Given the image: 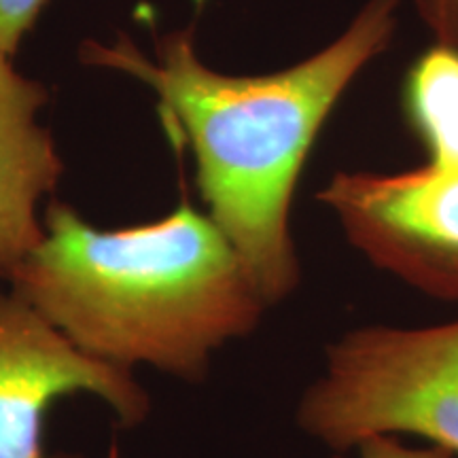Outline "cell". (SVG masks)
Returning <instances> with one entry per match:
<instances>
[{
  "instance_id": "obj_1",
  "label": "cell",
  "mask_w": 458,
  "mask_h": 458,
  "mask_svg": "<svg viewBox=\"0 0 458 458\" xmlns=\"http://www.w3.org/2000/svg\"><path fill=\"white\" fill-rule=\"evenodd\" d=\"M399 0H369L342 37L272 74L232 77L199 62L191 34L174 32L147 60L128 38L85 45L88 64L125 71L162 100L198 164V187L267 306L300 278L289 216L308 153L331 108L371 57L386 49Z\"/></svg>"
},
{
  "instance_id": "obj_2",
  "label": "cell",
  "mask_w": 458,
  "mask_h": 458,
  "mask_svg": "<svg viewBox=\"0 0 458 458\" xmlns=\"http://www.w3.org/2000/svg\"><path fill=\"white\" fill-rule=\"evenodd\" d=\"M9 283L89 357L185 380H199L210 354L253 331L267 306L225 233L189 202L125 229H96L54 202Z\"/></svg>"
},
{
  "instance_id": "obj_3",
  "label": "cell",
  "mask_w": 458,
  "mask_h": 458,
  "mask_svg": "<svg viewBox=\"0 0 458 458\" xmlns=\"http://www.w3.org/2000/svg\"><path fill=\"white\" fill-rule=\"evenodd\" d=\"M297 416L335 450L403 433L458 454V320L351 331L329 346L325 374Z\"/></svg>"
},
{
  "instance_id": "obj_4",
  "label": "cell",
  "mask_w": 458,
  "mask_h": 458,
  "mask_svg": "<svg viewBox=\"0 0 458 458\" xmlns=\"http://www.w3.org/2000/svg\"><path fill=\"white\" fill-rule=\"evenodd\" d=\"M371 263L442 300H458V165L337 172L320 191Z\"/></svg>"
},
{
  "instance_id": "obj_5",
  "label": "cell",
  "mask_w": 458,
  "mask_h": 458,
  "mask_svg": "<svg viewBox=\"0 0 458 458\" xmlns=\"http://www.w3.org/2000/svg\"><path fill=\"white\" fill-rule=\"evenodd\" d=\"M100 397L123 425L148 411V397L130 369L89 357L13 291L0 289V458L47 454L43 420L64 394Z\"/></svg>"
},
{
  "instance_id": "obj_6",
  "label": "cell",
  "mask_w": 458,
  "mask_h": 458,
  "mask_svg": "<svg viewBox=\"0 0 458 458\" xmlns=\"http://www.w3.org/2000/svg\"><path fill=\"white\" fill-rule=\"evenodd\" d=\"M47 102L0 51V278L11 280L43 240L37 204L62 174L49 131L34 117Z\"/></svg>"
},
{
  "instance_id": "obj_7",
  "label": "cell",
  "mask_w": 458,
  "mask_h": 458,
  "mask_svg": "<svg viewBox=\"0 0 458 458\" xmlns=\"http://www.w3.org/2000/svg\"><path fill=\"white\" fill-rule=\"evenodd\" d=\"M403 106L428 162L458 165V51L437 43L410 68Z\"/></svg>"
},
{
  "instance_id": "obj_8",
  "label": "cell",
  "mask_w": 458,
  "mask_h": 458,
  "mask_svg": "<svg viewBox=\"0 0 458 458\" xmlns=\"http://www.w3.org/2000/svg\"><path fill=\"white\" fill-rule=\"evenodd\" d=\"M47 0H0V51L13 55Z\"/></svg>"
},
{
  "instance_id": "obj_9",
  "label": "cell",
  "mask_w": 458,
  "mask_h": 458,
  "mask_svg": "<svg viewBox=\"0 0 458 458\" xmlns=\"http://www.w3.org/2000/svg\"><path fill=\"white\" fill-rule=\"evenodd\" d=\"M418 7L439 43L458 51V0H418Z\"/></svg>"
},
{
  "instance_id": "obj_10",
  "label": "cell",
  "mask_w": 458,
  "mask_h": 458,
  "mask_svg": "<svg viewBox=\"0 0 458 458\" xmlns=\"http://www.w3.org/2000/svg\"><path fill=\"white\" fill-rule=\"evenodd\" d=\"M354 458H454L448 450L442 448H408L394 437H371L359 444Z\"/></svg>"
}]
</instances>
